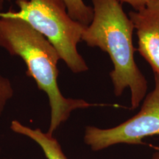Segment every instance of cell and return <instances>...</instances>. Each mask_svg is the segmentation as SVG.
I'll use <instances>...</instances> for the list:
<instances>
[{
	"mask_svg": "<svg viewBox=\"0 0 159 159\" xmlns=\"http://www.w3.org/2000/svg\"><path fill=\"white\" fill-rule=\"evenodd\" d=\"M0 47L13 56L23 60L27 74L38 88L47 95L50 106L49 134H53L68 120L73 111L94 106L84 99L65 97L57 83L61 60L55 47L24 21L0 17Z\"/></svg>",
	"mask_w": 159,
	"mask_h": 159,
	"instance_id": "obj_1",
	"label": "cell"
},
{
	"mask_svg": "<svg viewBox=\"0 0 159 159\" xmlns=\"http://www.w3.org/2000/svg\"><path fill=\"white\" fill-rule=\"evenodd\" d=\"M93 19L85 27L82 41L108 53L114 64L110 76L119 97L129 89L131 109L138 108L146 96L148 81L134 60V26L117 0H91Z\"/></svg>",
	"mask_w": 159,
	"mask_h": 159,
	"instance_id": "obj_2",
	"label": "cell"
},
{
	"mask_svg": "<svg viewBox=\"0 0 159 159\" xmlns=\"http://www.w3.org/2000/svg\"><path fill=\"white\" fill-rule=\"evenodd\" d=\"M16 3L19 11L0 12V17L21 20L43 35L72 72L89 70L77 50L86 26L71 19L63 0H16Z\"/></svg>",
	"mask_w": 159,
	"mask_h": 159,
	"instance_id": "obj_3",
	"label": "cell"
},
{
	"mask_svg": "<svg viewBox=\"0 0 159 159\" xmlns=\"http://www.w3.org/2000/svg\"><path fill=\"white\" fill-rule=\"evenodd\" d=\"M154 77L155 88L134 116L114 128H85L84 142L91 150L99 151L117 144H141L145 137L159 135V75Z\"/></svg>",
	"mask_w": 159,
	"mask_h": 159,
	"instance_id": "obj_4",
	"label": "cell"
},
{
	"mask_svg": "<svg viewBox=\"0 0 159 159\" xmlns=\"http://www.w3.org/2000/svg\"><path fill=\"white\" fill-rule=\"evenodd\" d=\"M139 39V52L159 75V0L129 13Z\"/></svg>",
	"mask_w": 159,
	"mask_h": 159,
	"instance_id": "obj_5",
	"label": "cell"
},
{
	"mask_svg": "<svg viewBox=\"0 0 159 159\" xmlns=\"http://www.w3.org/2000/svg\"><path fill=\"white\" fill-rule=\"evenodd\" d=\"M11 129L16 134L28 137L36 143L47 159H68L63 153L58 141L53 135L43 132L39 128H32L18 120L12 121Z\"/></svg>",
	"mask_w": 159,
	"mask_h": 159,
	"instance_id": "obj_6",
	"label": "cell"
},
{
	"mask_svg": "<svg viewBox=\"0 0 159 159\" xmlns=\"http://www.w3.org/2000/svg\"><path fill=\"white\" fill-rule=\"evenodd\" d=\"M69 15L75 21L88 26L93 19V8L86 5L83 0H63Z\"/></svg>",
	"mask_w": 159,
	"mask_h": 159,
	"instance_id": "obj_7",
	"label": "cell"
},
{
	"mask_svg": "<svg viewBox=\"0 0 159 159\" xmlns=\"http://www.w3.org/2000/svg\"><path fill=\"white\" fill-rule=\"evenodd\" d=\"M14 95V89L11 80L0 73V117Z\"/></svg>",
	"mask_w": 159,
	"mask_h": 159,
	"instance_id": "obj_8",
	"label": "cell"
},
{
	"mask_svg": "<svg viewBox=\"0 0 159 159\" xmlns=\"http://www.w3.org/2000/svg\"><path fill=\"white\" fill-rule=\"evenodd\" d=\"M117 1L121 3L124 2L128 4L134 9V11H137L144 7L150 0H117Z\"/></svg>",
	"mask_w": 159,
	"mask_h": 159,
	"instance_id": "obj_9",
	"label": "cell"
},
{
	"mask_svg": "<svg viewBox=\"0 0 159 159\" xmlns=\"http://www.w3.org/2000/svg\"><path fill=\"white\" fill-rule=\"evenodd\" d=\"M152 159H159V150L154 152V154L152 155Z\"/></svg>",
	"mask_w": 159,
	"mask_h": 159,
	"instance_id": "obj_10",
	"label": "cell"
},
{
	"mask_svg": "<svg viewBox=\"0 0 159 159\" xmlns=\"http://www.w3.org/2000/svg\"><path fill=\"white\" fill-rule=\"evenodd\" d=\"M3 6V0H0V10L2 9Z\"/></svg>",
	"mask_w": 159,
	"mask_h": 159,
	"instance_id": "obj_11",
	"label": "cell"
},
{
	"mask_svg": "<svg viewBox=\"0 0 159 159\" xmlns=\"http://www.w3.org/2000/svg\"><path fill=\"white\" fill-rule=\"evenodd\" d=\"M5 159H13V158H5Z\"/></svg>",
	"mask_w": 159,
	"mask_h": 159,
	"instance_id": "obj_12",
	"label": "cell"
}]
</instances>
